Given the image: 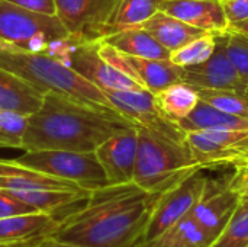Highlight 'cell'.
<instances>
[{
	"instance_id": "cell-14",
	"label": "cell",
	"mask_w": 248,
	"mask_h": 247,
	"mask_svg": "<svg viewBox=\"0 0 248 247\" xmlns=\"http://www.w3.org/2000/svg\"><path fill=\"white\" fill-rule=\"evenodd\" d=\"M67 64L102 90L142 89L138 83L109 64L99 54L97 41L76 42L67 58Z\"/></svg>"
},
{
	"instance_id": "cell-27",
	"label": "cell",
	"mask_w": 248,
	"mask_h": 247,
	"mask_svg": "<svg viewBox=\"0 0 248 247\" xmlns=\"http://www.w3.org/2000/svg\"><path fill=\"white\" fill-rule=\"evenodd\" d=\"M217 48L215 32H206L196 39L187 42L182 48L170 54V61L177 67H190L205 63L212 57Z\"/></svg>"
},
{
	"instance_id": "cell-7",
	"label": "cell",
	"mask_w": 248,
	"mask_h": 247,
	"mask_svg": "<svg viewBox=\"0 0 248 247\" xmlns=\"http://www.w3.org/2000/svg\"><path fill=\"white\" fill-rule=\"evenodd\" d=\"M206 181L208 178L203 175V169H201L160 194L144 229L140 245L151 242L167 229L190 215L205 189Z\"/></svg>"
},
{
	"instance_id": "cell-17",
	"label": "cell",
	"mask_w": 248,
	"mask_h": 247,
	"mask_svg": "<svg viewBox=\"0 0 248 247\" xmlns=\"http://www.w3.org/2000/svg\"><path fill=\"white\" fill-rule=\"evenodd\" d=\"M160 10L205 32H224L230 26L222 0H163Z\"/></svg>"
},
{
	"instance_id": "cell-6",
	"label": "cell",
	"mask_w": 248,
	"mask_h": 247,
	"mask_svg": "<svg viewBox=\"0 0 248 247\" xmlns=\"http://www.w3.org/2000/svg\"><path fill=\"white\" fill-rule=\"evenodd\" d=\"M13 160L38 172L74 182L90 192L109 185L94 151L36 150L25 151Z\"/></svg>"
},
{
	"instance_id": "cell-34",
	"label": "cell",
	"mask_w": 248,
	"mask_h": 247,
	"mask_svg": "<svg viewBox=\"0 0 248 247\" xmlns=\"http://www.w3.org/2000/svg\"><path fill=\"white\" fill-rule=\"evenodd\" d=\"M232 182L241 194L243 199H248V163L237 166V172L232 175Z\"/></svg>"
},
{
	"instance_id": "cell-3",
	"label": "cell",
	"mask_w": 248,
	"mask_h": 247,
	"mask_svg": "<svg viewBox=\"0 0 248 247\" xmlns=\"http://www.w3.org/2000/svg\"><path fill=\"white\" fill-rule=\"evenodd\" d=\"M0 67L16 74L42 93L55 92L90 106L115 111L102 89L54 55L0 47Z\"/></svg>"
},
{
	"instance_id": "cell-30",
	"label": "cell",
	"mask_w": 248,
	"mask_h": 247,
	"mask_svg": "<svg viewBox=\"0 0 248 247\" xmlns=\"http://www.w3.org/2000/svg\"><path fill=\"white\" fill-rule=\"evenodd\" d=\"M224 44L231 63L248 83V35L227 29L224 32Z\"/></svg>"
},
{
	"instance_id": "cell-35",
	"label": "cell",
	"mask_w": 248,
	"mask_h": 247,
	"mask_svg": "<svg viewBox=\"0 0 248 247\" xmlns=\"http://www.w3.org/2000/svg\"><path fill=\"white\" fill-rule=\"evenodd\" d=\"M33 247H84V246H77V245H73V243H65V242H60L57 240L55 237L49 236V237H45L42 240H39Z\"/></svg>"
},
{
	"instance_id": "cell-16",
	"label": "cell",
	"mask_w": 248,
	"mask_h": 247,
	"mask_svg": "<svg viewBox=\"0 0 248 247\" xmlns=\"http://www.w3.org/2000/svg\"><path fill=\"white\" fill-rule=\"evenodd\" d=\"M60 221L44 213H31L0 220V245L33 247L39 240L49 237Z\"/></svg>"
},
{
	"instance_id": "cell-31",
	"label": "cell",
	"mask_w": 248,
	"mask_h": 247,
	"mask_svg": "<svg viewBox=\"0 0 248 247\" xmlns=\"http://www.w3.org/2000/svg\"><path fill=\"white\" fill-rule=\"evenodd\" d=\"M31 213H38V211L31 205L25 204L23 201H20L10 191L0 188V220L15 215L31 214Z\"/></svg>"
},
{
	"instance_id": "cell-39",
	"label": "cell",
	"mask_w": 248,
	"mask_h": 247,
	"mask_svg": "<svg viewBox=\"0 0 248 247\" xmlns=\"http://www.w3.org/2000/svg\"><path fill=\"white\" fill-rule=\"evenodd\" d=\"M247 247H248V246H247Z\"/></svg>"
},
{
	"instance_id": "cell-22",
	"label": "cell",
	"mask_w": 248,
	"mask_h": 247,
	"mask_svg": "<svg viewBox=\"0 0 248 247\" xmlns=\"http://www.w3.org/2000/svg\"><path fill=\"white\" fill-rule=\"evenodd\" d=\"M118 51L150 60H170V51L166 49L157 39L144 28L125 29L99 39Z\"/></svg>"
},
{
	"instance_id": "cell-1",
	"label": "cell",
	"mask_w": 248,
	"mask_h": 247,
	"mask_svg": "<svg viewBox=\"0 0 248 247\" xmlns=\"http://www.w3.org/2000/svg\"><path fill=\"white\" fill-rule=\"evenodd\" d=\"M158 195L134 182L92 191L83 207L60 221L52 237L84 247H137Z\"/></svg>"
},
{
	"instance_id": "cell-8",
	"label": "cell",
	"mask_w": 248,
	"mask_h": 247,
	"mask_svg": "<svg viewBox=\"0 0 248 247\" xmlns=\"http://www.w3.org/2000/svg\"><path fill=\"white\" fill-rule=\"evenodd\" d=\"M113 109L137 128L160 132L177 141H185L186 132L169 121L157 108L154 93L145 89H106L103 90Z\"/></svg>"
},
{
	"instance_id": "cell-38",
	"label": "cell",
	"mask_w": 248,
	"mask_h": 247,
	"mask_svg": "<svg viewBox=\"0 0 248 247\" xmlns=\"http://www.w3.org/2000/svg\"><path fill=\"white\" fill-rule=\"evenodd\" d=\"M247 93H248V87H247Z\"/></svg>"
},
{
	"instance_id": "cell-26",
	"label": "cell",
	"mask_w": 248,
	"mask_h": 247,
	"mask_svg": "<svg viewBox=\"0 0 248 247\" xmlns=\"http://www.w3.org/2000/svg\"><path fill=\"white\" fill-rule=\"evenodd\" d=\"M248 246V199H241L227 226L217 234L208 247Z\"/></svg>"
},
{
	"instance_id": "cell-37",
	"label": "cell",
	"mask_w": 248,
	"mask_h": 247,
	"mask_svg": "<svg viewBox=\"0 0 248 247\" xmlns=\"http://www.w3.org/2000/svg\"><path fill=\"white\" fill-rule=\"evenodd\" d=\"M0 247H15V246H7V245H0Z\"/></svg>"
},
{
	"instance_id": "cell-5",
	"label": "cell",
	"mask_w": 248,
	"mask_h": 247,
	"mask_svg": "<svg viewBox=\"0 0 248 247\" xmlns=\"http://www.w3.org/2000/svg\"><path fill=\"white\" fill-rule=\"evenodd\" d=\"M77 41L57 16H48L0 0V47L54 55L64 63Z\"/></svg>"
},
{
	"instance_id": "cell-19",
	"label": "cell",
	"mask_w": 248,
	"mask_h": 247,
	"mask_svg": "<svg viewBox=\"0 0 248 247\" xmlns=\"http://www.w3.org/2000/svg\"><path fill=\"white\" fill-rule=\"evenodd\" d=\"M42 99L39 89L0 67V109L32 115L41 108Z\"/></svg>"
},
{
	"instance_id": "cell-32",
	"label": "cell",
	"mask_w": 248,
	"mask_h": 247,
	"mask_svg": "<svg viewBox=\"0 0 248 247\" xmlns=\"http://www.w3.org/2000/svg\"><path fill=\"white\" fill-rule=\"evenodd\" d=\"M222 6L230 26L248 19V0H222Z\"/></svg>"
},
{
	"instance_id": "cell-25",
	"label": "cell",
	"mask_w": 248,
	"mask_h": 247,
	"mask_svg": "<svg viewBox=\"0 0 248 247\" xmlns=\"http://www.w3.org/2000/svg\"><path fill=\"white\" fill-rule=\"evenodd\" d=\"M161 3L163 0H119L106 26L105 36L125 29L141 28L154 13L160 10Z\"/></svg>"
},
{
	"instance_id": "cell-18",
	"label": "cell",
	"mask_w": 248,
	"mask_h": 247,
	"mask_svg": "<svg viewBox=\"0 0 248 247\" xmlns=\"http://www.w3.org/2000/svg\"><path fill=\"white\" fill-rule=\"evenodd\" d=\"M0 188L7 191H86L74 182L38 172L15 160L3 159H0Z\"/></svg>"
},
{
	"instance_id": "cell-9",
	"label": "cell",
	"mask_w": 248,
	"mask_h": 247,
	"mask_svg": "<svg viewBox=\"0 0 248 247\" xmlns=\"http://www.w3.org/2000/svg\"><path fill=\"white\" fill-rule=\"evenodd\" d=\"M185 141L202 169L248 163V131H193Z\"/></svg>"
},
{
	"instance_id": "cell-24",
	"label": "cell",
	"mask_w": 248,
	"mask_h": 247,
	"mask_svg": "<svg viewBox=\"0 0 248 247\" xmlns=\"http://www.w3.org/2000/svg\"><path fill=\"white\" fill-rule=\"evenodd\" d=\"M214 239L192 215H187L151 242L137 247H208Z\"/></svg>"
},
{
	"instance_id": "cell-13",
	"label": "cell",
	"mask_w": 248,
	"mask_h": 247,
	"mask_svg": "<svg viewBox=\"0 0 248 247\" xmlns=\"http://www.w3.org/2000/svg\"><path fill=\"white\" fill-rule=\"evenodd\" d=\"M241 199V194L234 185L232 176L227 181L208 179L205 189L190 215L211 234L212 239H215L231 220Z\"/></svg>"
},
{
	"instance_id": "cell-15",
	"label": "cell",
	"mask_w": 248,
	"mask_h": 247,
	"mask_svg": "<svg viewBox=\"0 0 248 247\" xmlns=\"http://www.w3.org/2000/svg\"><path fill=\"white\" fill-rule=\"evenodd\" d=\"M137 151L138 128H129L115 134L94 150L109 185L132 183Z\"/></svg>"
},
{
	"instance_id": "cell-11",
	"label": "cell",
	"mask_w": 248,
	"mask_h": 247,
	"mask_svg": "<svg viewBox=\"0 0 248 247\" xmlns=\"http://www.w3.org/2000/svg\"><path fill=\"white\" fill-rule=\"evenodd\" d=\"M97 48L99 54L109 64L151 93H157L173 83L182 82V67H177L170 60H150L128 55L102 41H97Z\"/></svg>"
},
{
	"instance_id": "cell-4",
	"label": "cell",
	"mask_w": 248,
	"mask_h": 247,
	"mask_svg": "<svg viewBox=\"0 0 248 247\" xmlns=\"http://www.w3.org/2000/svg\"><path fill=\"white\" fill-rule=\"evenodd\" d=\"M202 167L186 141L138 128V151L132 182L151 194H163Z\"/></svg>"
},
{
	"instance_id": "cell-2",
	"label": "cell",
	"mask_w": 248,
	"mask_h": 247,
	"mask_svg": "<svg viewBox=\"0 0 248 247\" xmlns=\"http://www.w3.org/2000/svg\"><path fill=\"white\" fill-rule=\"evenodd\" d=\"M129 128L137 127L116 111L46 92L41 108L29 115L22 150L94 151L103 141Z\"/></svg>"
},
{
	"instance_id": "cell-20",
	"label": "cell",
	"mask_w": 248,
	"mask_h": 247,
	"mask_svg": "<svg viewBox=\"0 0 248 247\" xmlns=\"http://www.w3.org/2000/svg\"><path fill=\"white\" fill-rule=\"evenodd\" d=\"M141 28L148 31L158 44H161L170 52L182 48L187 42L206 33L205 31L185 23L183 20L158 10L154 13Z\"/></svg>"
},
{
	"instance_id": "cell-23",
	"label": "cell",
	"mask_w": 248,
	"mask_h": 247,
	"mask_svg": "<svg viewBox=\"0 0 248 247\" xmlns=\"http://www.w3.org/2000/svg\"><path fill=\"white\" fill-rule=\"evenodd\" d=\"M155 105L160 112L171 122L179 124L189 116L199 102V95L192 86L179 82L154 93Z\"/></svg>"
},
{
	"instance_id": "cell-36",
	"label": "cell",
	"mask_w": 248,
	"mask_h": 247,
	"mask_svg": "<svg viewBox=\"0 0 248 247\" xmlns=\"http://www.w3.org/2000/svg\"><path fill=\"white\" fill-rule=\"evenodd\" d=\"M228 31H234V32H240V33L248 35V19L247 20H243V22H238L235 25H231L228 28Z\"/></svg>"
},
{
	"instance_id": "cell-21",
	"label": "cell",
	"mask_w": 248,
	"mask_h": 247,
	"mask_svg": "<svg viewBox=\"0 0 248 247\" xmlns=\"http://www.w3.org/2000/svg\"><path fill=\"white\" fill-rule=\"evenodd\" d=\"M179 128L185 132L193 131H248V118L227 114L199 99L189 116L182 119Z\"/></svg>"
},
{
	"instance_id": "cell-10",
	"label": "cell",
	"mask_w": 248,
	"mask_h": 247,
	"mask_svg": "<svg viewBox=\"0 0 248 247\" xmlns=\"http://www.w3.org/2000/svg\"><path fill=\"white\" fill-rule=\"evenodd\" d=\"M119 0H55L57 17L77 42L99 41Z\"/></svg>"
},
{
	"instance_id": "cell-28",
	"label": "cell",
	"mask_w": 248,
	"mask_h": 247,
	"mask_svg": "<svg viewBox=\"0 0 248 247\" xmlns=\"http://www.w3.org/2000/svg\"><path fill=\"white\" fill-rule=\"evenodd\" d=\"M199 99L231 115L248 118V93L235 90L196 89Z\"/></svg>"
},
{
	"instance_id": "cell-12",
	"label": "cell",
	"mask_w": 248,
	"mask_h": 247,
	"mask_svg": "<svg viewBox=\"0 0 248 247\" xmlns=\"http://www.w3.org/2000/svg\"><path fill=\"white\" fill-rule=\"evenodd\" d=\"M225 32V31H224ZM224 32H215L217 48L209 60L182 68V82L193 89L247 92L248 83L237 71L225 51Z\"/></svg>"
},
{
	"instance_id": "cell-29",
	"label": "cell",
	"mask_w": 248,
	"mask_h": 247,
	"mask_svg": "<svg viewBox=\"0 0 248 247\" xmlns=\"http://www.w3.org/2000/svg\"><path fill=\"white\" fill-rule=\"evenodd\" d=\"M29 115L0 109V147L22 148Z\"/></svg>"
},
{
	"instance_id": "cell-33",
	"label": "cell",
	"mask_w": 248,
	"mask_h": 247,
	"mask_svg": "<svg viewBox=\"0 0 248 247\" xmlns=\"http://www.w3.org/2000/svg\"><path fill=\"white\" fill-rule=\"evenodd\" d=\"M7 1L31 12H36L48 16H57L55 0H7Z\"/></svg>"
}]
</instances>
